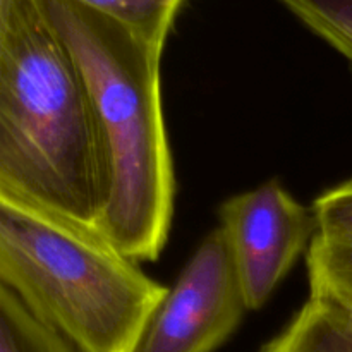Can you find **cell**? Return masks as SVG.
Listing matches in <instances>:
<instances>
[{
	"label": "cell",
	"instance_id": "6da1fadb",
	"mask_svg": "<svg viewBox=\"0 0 352 352\" xmlns=\"http://www.w3.org/2000/svg\"><path fill=\"white\" fill-rule=\"evenodd\" d=\"M0 195L93 229L105 206L91 95L40 0H0Z\"/></svg>",
	"mask_w": 352,
	"mask_h": 352
},
{
	"label": "cell",
	"instance_id": "9c48e42d",
	"mask_svg": "<svg viewBox=\"0 0 352 352\" xmlns=\"http://www.w3.org/2000/svg\"><path fill=\"white\" fill-rule=\"evenodd\" d=\"M122 23L153 47L165 50L184 0H79Z\"/></svg>",
	"mask_w": 352,
	"mask_h": 352
},
{
	"label": "cell",
	"instance_id": "7a4b0ae2",
	"mask_svg": "<svg viewBox=\"0 0 352 352\" xmlns=\"http://www.w3.org/2000/svg\"><path fill=\"white\" fill-rule=\"evenodd\" d=\"M40 3L91 95L107 177L96 229L138 263L157 261L177 191L162 102L164 50L79 0Z\"/></svg>",
	"mask_w": 352,
	"mask_h": 352
},
{
	"label": "cell",
	"instance_id": "ba28073f",
	"mask_svg": "<svg viewBox=\"0 0 352 352\" xmlns=\"http://www.w3.org/2000/svg\"><path fill=\"white\" fill-rule=\"evenodd\" d=\"M0 352H81L0 285Z\"/></svg>",
	"mask_w": 352,
	"mask_h": 352
},
{
	"label": "cell",
	"instance_id": "30bf717a",
	"mask_svg": "<svg viewBox=\"0 0 352 352\" xmlns=\"http://www.w3.org/2000/svg\"><path fill=\"white\" fill-rule=\"evenodd\" d=\"M311 33L339 52L352 71V0H278Z\"/></svg>",
	"mask_w": 352,
	"mask_h": 352
},
{
	"label": "cell",
	"instance_id": "5b68a950",
	"mask_svg": "<svg viewBox=\"0 0 352 352\" xmlns=\"http://www.w3.org/2000/svg\"><path fill=\"white\" fill-rule=\"evenodd\" d=\"M219 220L250 311L267 305L318 234L311 206L275 177L226 199Z\"/></svg>",
	"mask_w": 352,
	"mask_h": 352
},
{
	"label": "cell",
	"instance_id": "52a82bcc",
	"mask_svg": "<svg viewBox=\"0 0 352 352\" xmlns=\"http://www.w3.org/2000/svg\"><path fill=\"white\" fill-rule=\"evenodd\" d=\"M309 296L323 298L352 316V241L316 234L306 253Z\"/></svg>",
	"mask_w": 352,
	"mask_h": 352
},
{
	"label": "cell",
	"instance_id": "277c9868",
	"mask_svg": "<svg viewBox=\"0 0 352 352\" xmlns=\"http://www.w3.org/2000/svg\"><path fill=\"white\" fill-rule=\"evenodd\" d=\"M246 311L229 244L217 227L168 287L138 352H215L239 329Z\"/></svg>",
	"mask_w": 352,
	"mask_h": 352
},
{
	"label": "cell",
	"instance_id": "3957f363",
	"mask_svg": "<svg viewBox=\"0 0 352 352\" xmlns=\"http://www.w3.org/2000/svg\"><path fill=\"white\" fill-rule=\"evenodd\" d=\"M0 285L81 352H138L168 292L98 229L6 195Z\"/></svg>",
	"mask_w": 352,
	"mask_h": 352
},
{
	"label": "cell",
	"instance_id": "8fae6325",
	"mask_svg": "<svg viewBox=\"0 0 352 352\" xmlns=\"http://www.w3.org/2000/svg\"><path fill=\"white\" fill-rule=\"evenodd\" d=\"M318 234L352 241V179L323 191L311 205Z\"/></svg>",
	"mask_w": 352,
	"mask_h": 352
},
{
	"label": "cell",
	"instance_id": "8992f818",
	"mask_svg": "<svg viewBox=\"0 0 352 352\" xmlns=\"http://www.w3.org/2000/svg\"><path fill=\"white\" fill-rule=\"evenodd\" d=\"M258 352H352V316L329 299L308 296Z\"/></svg>",
	"mask_w": 352,
	"mask_h": 352
}]
</instances>
